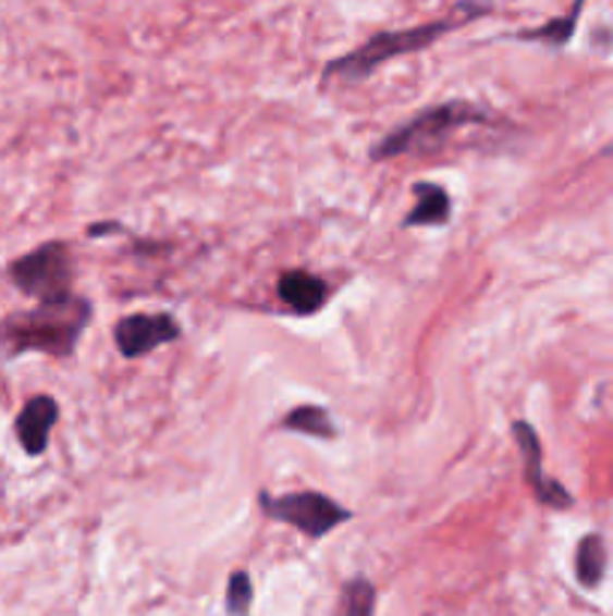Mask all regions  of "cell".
Returning a JSON list of instances; mask_svg holds the SVG:
<instances>
[{"mask_svg":"<svg viewBox=\"0 0 613 616\" xmlns=\"http://www.w3.org/2000/svg\"><path fill=\"white\" fill-rule=\"evenodd\" d=\"M512 430H514V442L520 445V454H524L526 484L532 488V493H536L544 505H551V508H568V505L575 503L572 493L565 491L563 484H556L553 478L544 476V469H541L539 433L532 430V424H526V421H514Z\"/></svg>","mask_w":613,"mask_h":616,"instance_id":"cell-7","label":"cell"},{"mask_svg":"<svg viewBox=\"0 0 613 616\" xmlns=\"http://www.w3.org/2000/svg\"><path fill=\"white\" fill-rule=\"evenodd\" d=\"M253 604V580L247 571H232L225 587V611L229 616H247Z\"/></svg>","mask_w":613,"mask_h":616,"instance_id":"cell-15","label":"cell"},{"mask_svg":"<svg viewBox=\"0 0 613 616\" xmlns=\"http://www.w3.org/2000/svg\"><path fill=\"white\" fill-rule=\"evenodd\" d=\"M580 3H577L575 10L568 15H563V19H553V22H548V25L536 27V30H526V34H520L524 39H539V42H548V46H553V49H563L565 42L572 39V34H575V25H577V15H580Z\"/></svg>","mask_w":613,"mask_h":616,"instance_id":"cell-14","label":"cell"},{"mask_svg":"<svg viewBox=\"0 0 613 616\" xmlns=\"http://www.w3.org/2000/svg\"><path fill=\"white\" fill-rule=\"evenodd\" d=\"M415 199L418 205L413 214L403 220V226H442L451 217V199L439 184H415Z\"/></svg>","mask_w":613,"mask_h":616,"instance_id":"cell-10","label":"cell"},{"mask_svg":"<svg viewBox=\"0 0 613 616\" xmlns=\"http://www.w3.org/2000/svg\"><path fill=\"white\" fill-rule=\"evenodd\" d=\"M608 571V547H604V539L601 535H587L580 539L575 554V575L580 580V587L587 590H596Z\"/></svg>","mask_w":613,"mask_h":616,"instance_id":"cell-11","label":"cell"},{"mask_svg":"<svg viewBox=\"0 0 613 616\" xmlns=\"http://www.w3.org/2000/svg\"><path fill=\"white\" fill-rule=\"evenodd\" d=\"M457 22L454 19H442V22H430V25L409 27V30H382L373 39H367L361 49L343 54L338 61L326 66V78H343V82H361L373 73L379 63L401 58V54H413V51L427 49L430 42L445 37L454 30Z\"/></svg>","mask_w":613,"mask_h":616,"instance_id":"cell-2","label":"cell"},{"mask_svg":"<svg viewBox=\"0 0 613 616\" xmlns=\"http://www.w3.org/2000/svg\"><path fill=\"white\" fill-rule=\"evenodd\" d=\"M177 337H181V325L175 316L169 313H133L114 325V343L126 358L154 353L157 346L175 343Z\"/></svg>","mask_w":613,"mask_h":616,"instance_id":"cell-6","label":"cell"},{"mask_svg":"<svg viewBox=\"0 0 613 616\" xmlns=\"http://www.w3.org/2000/svg\"><path fill=\"white\" fill-rule=\"evenodd\" d=\"M481 121H488V114L476 109L473 102H442L437 109H427V112L415 114L409 124L397 126L391 136L376 141L370 157H373V160H391V157H401V153L437 148L439 141L445 139L449 133L461 130V126L481 124Z\"/></svg>","mask_w":613,"mask_h":616,"instance_id":"cell-3","label":"cell"},{"mask_svg":"<svg viewBox=\"0 0 613 616\" xmlns=\"http://www.w3.org/2000/svg\"><path fill=\"white\" fill-rule=\"evenodd\" d=\"M90 322V304L82 295L39 304L34 310L10 316L0 325V343L13 355L46 353L54 358L73 355L75 343Z\"/></svg>","mask_w":613,"mask_h":616,"instance_id":"cell-1","label":"cell"},{"mask_svg":"<svg viewBox=\"0 0 613 616\" xmlns=\"http://www.w3.org/2000/svg\"><path fill=\"white\" fill-rule=\"evenodd\" d=\"M259 505H262V512L271 520L295 527L307 539H322L331 529H338L340 523H346L352 517L350 508H343L338 500L316 491L283 493V496L259 493Z\"/></svg>","mask_w":613,"mask_h":616,"instance_id":"cell-5","label":"cell"},{"mask_svg":"<svg viewBox=\"0 0 613 616\" xmlns=\"http://www.w3.org/2000/svg\"><path fill=\"white\" fill-rule=\"evenodd\" d=\"M10 278L19 289L39 298V304L63 301L73 295V256L63 241H49L10 264Z\"/></svg>","mask_w":613,"mask_h":616,"instance_id":"cell-4","label":"cell"},{"mask_svg":"<svg viewBox=\"0 0 613 616\" xmlns=\"http://www.w3.org/2000/svg\"><path fill=\"white\" fill-rule=\"evenodd\" d=\"M277 295H280L295 313L307 316L316 313L319 307H326L328 283L322 278L310 274V271H286L283 278L277 280Z\"/></svg>","mask_w":613,"mask_h":616,"instance_id":"cell-9","label":"cell"},{"mask_svg":"<svg viewBox=\"0 0 613 616\" xmlns=\"http://www.w3.org/2000/svg\"><path fill=\"white\" fill-rule=\"evenodd\" d=\"M283 428L295 430V433H307V436H319V440H334L338 428L322 406H295L286 418Z\"/></svg>","mask_w":613,"mask_h":616,"instance_id":"cell-12","label":"cell"},{"mask_svg":"<svg viewBox=\"0 0 613 616\" xmlns=\"http://www.w3.org/2000/svg\"><path fill=\"white\" fill-rule=\"evenodd\" d=\"M58 401L49 397V394H39V397H30L25 403V409L15 418V433H19V442L30 457H37L49 448V433L51 428L58 424Z\"/></svg>","mask_w":613,"mask_h":616,"instance_id":"cell-8","label":"cell"},{"mask_svg":"<svg viewBox=\"0 0 613 616\" xmlns=\"http://www.w3.org/2000/svg\"><path fill=\"white\" fill-rule=\"evenodd\" d=\"M376 611V590L370 580L355 578L340 592L338 614L334 616H373Z\"/></svg>","mask_w":613,"mask_h":616,"instance_id":"cell-13","label":"cell"}]
</instances>
